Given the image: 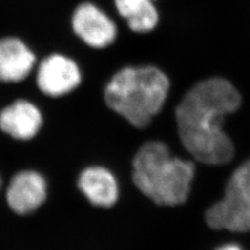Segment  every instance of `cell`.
<instances>
[{
    "label": "cell",
    "instance_id": "12",
    "mask_svg": "<svg viewBox=\"0 0 250 250\" xmlns=\"http://www.w3.org/2000/svg\"><path fill=\"white\" fill-rule=\"evenodd\" d=\"M217 250H243L242 248H240L238 245L234 244H226L220 248H218Z\"/></svg>",
    "mask_w": 250,
    "mask_h": 250
},
{
    "label": "cell",
    "instance_id": "8",
    "mask_svg": "<svg viewBox=\"0 0 250 250\" xmlns=\"http://www.w3.org/2000/svg\"><path fill=\"white\" fill-rule=\"evenodd\" d=\"M46 194L47 186L41 174L35 171H22L11 181L6 201L15 213L26 215L42 206Z\"/></svg>",
    "mask_w": 250,
    "mask_h": 250
},
{
    "label": "cell",
    "instance_id": "4",
    "mask_svg": "<svg viewBox=\"0 0 250 250\" xmlns=\"http://www.w3.org/2000/svg\"><path fill=\"white\" fill-rule=\"evenodd\" d=\"M206 220L214 229L250 230V159L233 172L224 197L208 209Z\"/></svg>",
    "mask_w": 250,
    "mask_h": 250
},
{
    "label": "cell",
    "instance_id": "3",
    "mask_svg": "<svg viewBox=\"0 0 250 250\" xmlns=\"http://www.w3.org/2000/svg\"><path fill=\"white\" fill-rule=\"evenodd\" d=\"M194 164L174 158L166 144L150 141L134 159L132 178L138 189L160 206H177L189 196Z\"/></svg>",
    "mask_w": 250,
    "mask_h": 250
},
{
    "label": "cell",
    "instance_id": "1",
    "mask_svg": "<svg viewBox=\"0 0 250 250\" xmlns=\"http://www.w3.org/2000/svg\"><path fill=\"white\" fill-rule=\"evenodd\" d=\"M240 104L238 90L224 78L201 81L188 91L175 111L178 135L188 152L207 165L229 163L234 149L223 122Z\"/></svg>",
    "mask_w": 250,
    "mask_h": 250
},
{
    "label": "cell",
    "instance_id": "10",
    "mask_svg": "<svg viewBox=\"0 0 250 250\" xmlns=\"http://www.w3.org/2000/svg\"><path fill=\"white\" fill-rule=\"evenodd\" d=\"M78 187L94 206L109 208L118 199V184L115 176L104 167H89L78 178Z\"/></svg>",
    "mask_w": 250,
    "mask_h": 250
},
{
    "label": "cell",
    "instance_id": "7",
    "mask_svg": "<svg viewBox=\"0 0 250 250\" xmlns=\"http://www.w3.org/2000/svg\"><path fill=\"white\" fill-rule=\"evenodd\" d=\"M36 62V54L20 38H0V83H18L26 80Z\"/></svg>",
    "mask_w": 250,
    "mask_h": 250
},
{
    "label": "cell",
    "instance_id": "9",
    "mask_svg": "<svg viewBox=\"0 0 250 250\" xmlns=\"http://www.w3.org/2000/svg\"><path fill=\"white\" fill-rule=\"evenodd\" d=\"M39 107L26 99H16L0 111V129L17 140L33 139L42 127Z\"/></svg>",
    "mask_w": 250,
    "mask_h": 250
},
{
    "label": "cell",
    "instance_id": "13",
    "mask_svg": "<svg viewBox=\"0 0 250 250\" xmlns=\"http://www.w3.org/2000/svg\"><path fill=\"white\" fill-rule=\"evenodd\" d=\"M0 185H1V181H0Z\"/></svg>",
    "mask_w": 250,
    "mask_h": 250
},
{
    "label": "cell",
    "instance_id": "11",
    "mask_svg": "<svg viewBox=\"0 0 250 250\" xmlns=\"http://www.w3.org/2000/svg\"><path fill=\"white\" fill-rule=\"evenodd\" d=\"M154 0H115L117 11L126 20L153 5Z\"/></svg>",
    "mask_w": 250,
    "mask_h": 250
},
{
    "label": "cell",
    "instance_id": "6",
    "mask_svg": "<svg viewBox=\"0 0 250 250\" xmlns=\"http://www.w3.org/2000/svg\"><path fill=\"white\" fill-rule=\"evenodd\" d=\"M72 28L82 40L93 48H105L117 37L115 23L96 5L84 2L76 7Z\"/></svg>",
    "mask_w": 250,
    "mask_h": 250
},
{
    "label": "cell",
    "instance_id": "2",
    "mask_svg": "<svg viewBox=\"0 0 250 250\" xmlns=\"http://www.w3.org/2000/svg\"><path fill=\"white\" fill-rule=\"evenodd\" d=\"M170 88L168 76L153 66L125 67L107 83V106L131 125L144 128L165 104Z\"/></svg>",
    "mask_w": 250,
    "mask_h": 250
},
{
    "label": "cell",
    "instance_id": "5",
    "mask_svg": "<svg viewBox=\"0 0 250 250\" xmlns=\"http://www.w3.org/2000/svg\"><path fill=\"white\" fill-rule=\"evenodd\" d=\"M37 85L47 96L60 97L75 90L82 82L76 62L59 53L45 58L37 70Z\"/></svg>",
    "mask_w": 250,
    "mask_h": 250
}]
</instances>
